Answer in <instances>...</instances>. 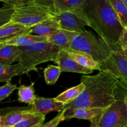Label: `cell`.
I'll list each match as a JSON object with an SVG mask.
<instances>
[{"instance_id": "22", "label": "cell", "mask_w": 127, "mask_h": 127, "mask_svg": "<svg viewBox=\"0 0 127 127\" xmlns=\"http://www.w3.org/2000/svg\"><path fill=\"white\" fill-rule=\"evenodd\" d=\"M34 83L31 85L26 86L21 85L18 88V101L21 102L26 103L29 105H33L37 99V96L35 94Z\"/></svg>"}, {"instance_id": "31", "label": "cell", "mask_w": 127, "mask_h": 127, "mask_svg": "<svg viewBox=\"0 0 127 127\" xmlns=\"http://www.w3.org/2000/svg\"><path fill=\"white\" fill-rule=\"evenodd\" d=\"M55 0H35V2L42 6L50 7L52 10Z\"/></svg>"}, {"instance_id": "30", "label": "cell", "mask_w": 127, "mask_h": 127, "mask_svg": "<svg viewBox=\"0 0 127 127\" xmlns=\"http://www.w3.org/2000/svg\"><path fill=\"white\" fill-rule=\"evenodd\" d=\"M1 2L6 4L11 5V6H17V5L23 4L28 3L31 2H34L35 0H0Z\"/></svg>"}, {"instance_id": "9", "label": "cell", "mask_w": 127, "mask_h": 127, "mask_svg": "<svg viewBox=\"0 0 127 127\" xmlns=\"http://www.w3.org/2000/svg\"><path fill=\"white\" fill-rule=\"evenodd\" d=\"M65 105L57 101L55 98H44L37 96L34 104L30 107L29 112L31 114H38L45 116L51 112L63 111Z\"/></svg>"}, {"instance_id": "25", "label": "cell", "mask_w": 127, "mask_h": 127, "mask_svg": "<svg viewBox=\"0 0 127 127\" xmlns=\"http://www.w3.org/2000/svg\"><path fill=\"white\" fill-rule=\"evenodd\" d=\"M62 72L60 68L58 66L48 65L43 71L46 83L48 85H53L57 81Z\"/></svg>"}, {"instance_id": "8", "label": "cell", "mask_w": 127, "mask_h": 127, "mask_svg": "<svg viewBox=\"0 0 127 127\" xmlns=\"http://www.w3.org/2000/svg\"><path fill=\"white\" fill-rule=\"evenodd\" d=\"M52 17L59 23L60 29L71 32L81 33L85 31L88 23L71 12H63L53 14Z\"/></svg>"}, {"instance_id": "16", "label": "cell", "mask_w": 127, "mask_h": 127, "mask_svg": "<svg viewBox=\"0 0 127 127\" xmlns=\"http://www.w3.org/2000/svg\"><path fill=\"white\" fill-rule=\"evenodd\" d=\"M22 52L19 47L12 45H0V64H11L21 61Z\"/></svg>"}, {"instance_id": "27", "label": "cell", "mask_w": 127, "mask_h": 127, "mask_svg": "<svg viewBox=\"0 0 127 127\" xmlns=\"http://www.w3.org/2000/svg\"><path fill=\"white\" fill-rule=\"evenodd\" d=\"M18 89L17 86L12 84L10 82L0 88V100H2L9 96L12 92Z\"/></svg>"}, {"instance_id": "19", "label": "cell", "mask_w": 127, "mask_h": 127, "mask_svg": "<svg viewBox=\"0 0 127 127\" xmlns=\"http://www.w3.org/2000/svg\"><path fill=\"white\" fill-rule=\"evenodd\" d=\"M24 67L19 62L16 64H0V82L9 83L15 76L22 75Z\"/></svg>"}, {"instance_id": "21", "label": "cell", "mask_w": 127, "mask_h": 127, "mask_svg": "<svg viewBox=\"0 0 127 127\" xmlns=\"http://www.w3.org/2000/svg\"><path fill=\"white\" fill-rule=\"evenodd\" d=\"M84 89L85 86L83 83H81L76 86L68 89L62 94H59L55 97V99L57 101L60 102L66 105L75 100L83 93Z\"/></svg>"}, {"instance_id": "28", "label": "cell", "mask_w": 127, "mask_h": 127, "mask_svg": "<svg viewBox=\"0 0 127 127\" xmlns=\"http://www.w3.org/2000/svg\"><path fill=\"white\" fill-rule=\"evenodd\" d=\"M66 112V109H64L63 111L59 112V114L57 115L55 118H53L52 120L46 124H43L41 127H57L59 125L61 122L64 120V115Z\"/></svg>"}, {"instance_id": "33", "label": "cell", "mask_w": 127, "mask_h": 127, "mask_svg": "<svg viewBox=\"0 0 127 127\" xmlns=\"http://www.w3.org/2000/svg\"><path fill=\"white\" fill-rule=\"evenodd\" d=\"M124 100H125V105H126V107L127 110V95H125V97H124Z\"/></svg>"}, {"instance_id": "2", "label": "cell", "mask_w": 127, "mask_h": 127, "mask_svg": "<svg viewBox=\"0 0 127 127\" xmlns=\"http://www.w3.org/2000/svg\"><path fill=\"white\" fill-rule=\"evenodd\" d=\"M82 10L88 26L93 28L114 50H119L118 43L125 28L110 0H86Z\"/></svg>"}, {"instance_id": "35", "label": "cell", "mask_w": 127, "mask_h": 127, "mask_svg": "<svg viewBox=\"0 0 127 127\" xmlns=\"http://www.w3.org/2000/svg\"><path fill=\"white\" fill-rule=\"evenodd\" d=\"M125 29H127V26H126V27H125Z\"/></svg>"}, {"instance_id": "34", "label": "cell", "mask_w": 127, "mask_h": 127, "mask_svg": "<svg viewBox=\"0 0 127 127\" xmlns=\"http://www.w3.org/2000/svg\"><path fill=\"white\" fill-rule=\"evenodd\" d=\"M122 1L123 2H124V3H125V4H126L127 6V0H122Z\"/></svg>"}, {"instance_id": "11", "label": "cell", "mask_w": 127, "mask_h": 127, "mask_svg": "<svg viewBox=\"0 0 127 127\" xmlns=\"http://www.w3.org/2000/svg\"><path fill=\"white\" fill-rule=\"evenodd\" d=\"M85 1L86 0H55L52 11L53 14L63 12H73L87 22V19L82 10Z\"/></svg>"}, {"instance_id": "6", "label": "cell", "mask_w": 127, "mask_h": 127, "mask_svg": "<svg viewBox=\"0 0 127 127\" xmlns=\"http://www.w3.org/2000/svg\"><path fill=\"white\" fill-rule=\"evenodd\" d=\"M125 96L117 99L115 102L104 109L101 114L90 122V127H127Z\"/></svg>"}, {"instance_id": "12", "label": "cell", "mask_w": 127, "mask_h": 127, "mask_svg": "<svg viewBox=\"0 0 127 127\" xmlns=\"http://www.w3.org/2000/svg\"><path fill=\"white\" fill-rule=\"evenodd\" d=\"M79 33L60 29L48 37V42L58 47L60 50L69 51L73 40Z\"/></svg>"}, {"instance_id": "17", "label": "cell", "mask_w": 127, "mask_h": 127, "mask_svg": "<svg viewBox=\"0 0 127 127\" xmlns=\"http://www.w3.org/2000/svg\"><path fill=\"white\" fill-rule=\"evenodd\" d=\"M60 29L59 23L52 17L35 25L31 28V34L42 37H49L57 30Z\"/></svg>"}, {"instance_id": "4", "label": "cell", "mask_w": 127, "mask_h": 127, "mask_svg": "<svg viewBox=\"0 0 127 127\" xmlns=\"http://www.w3.org/2000/svg\"><path fill=\"white\" fill-rule=\"evenodd\" d=\"M114 50L100 37L85 30L73 40L69 51H78L89 54L100 64L107 59Z\"/></svg>"}, {"instance_id": "26", "label": "cell", "mask_w": 127, "mask_h": 127, "mask_svg": "<svg viewBox=\"0 0 127 127\" xmlns=\"http://www.w3.org/2000/svg\"><path fill=\"white\" fill-rule=\"evenodd\" d=\"M14 11L13 6L6 4L4 5L1 9L0 13H1V26L8 23L11 21V17Z\"/></svg>"}, {"instance_id": "13", "label": "cell", "mask_w": 127, "mask_h": 127, "mask_svg": "<svg viewBox=\"0 0 127 127\" xmlns=\"http://www.w3.org/2000/svg\"><path fill=\"white\" fill-rule=\"evenodd\" d=\"M31 28L10 21L0 27V43H4L18 36L31 33Z\"/></svg>"}, {"instance_id": "1", "label": "cell", "mask_w": 127, "mask_h": 127, "mask_svg": "<svg viewBox=\"0 0 127 127\" xmlns=\"http://www.w3.org/2000/svg\"><path fill=\"white\" fill-rule=\"evenodd\" d=\"M81 83L85 86L83 93L73 102L65 105L70 110L79 108L105 109L116 100L119 79L110 73L99 71L94 76L83 75Z\"/></svg>"}, {"instance_id": "32", "label": "cell", "mask_w": 127, "mask_h": 127, "mask_svg": "<svg viewBox=\"0 0 127 127\" xmlns=\"http://www.w3.org/2000/svg\"><path fill=\"white\" fill-rule=\"evenodd\" d=\"M120 51H121L122 53L125 55V57L127 58V50H122V49H120Z\"/></svg>"}, {"instance_id": "23", "label": "cell", "mask_w": 127, "mask_h": 127, "mask_svg": "<svg viewBox=\"0 0 127 127\" xmlns=\"http://www.w3.org/2000/svg\"><path fill=\"white\" fill-rule=\"evenodd\" d=\"M45 119V115L32 114L30 116L20 122L14 127H41Z\"/></svg>"}, {"instance_id": "20", "label": "cell", "mask_w": 127, "mask_h": 127, "mask_svg": "<svg viewBox=\"0 0 127 127\" xmlns=\"http://www.w3.org/2000/svg\"><path fill=\"white\" fill-rule=\"evenodd\" d=\"M46 41H48L47 37L37 36L28 33V34L18 36L5 43H0V45H12L17 46V47H24V46L30 45L33 43L46 42Z\"/></svg>"}, {"instance_id": "24", "label": "cell", "mask_w": 127, "mask_h": 127, "mask_svg": "<svg viewBox=\"0 0 127 127\" xmlns=\"http://www.w3.org/2000/svg\"><path fill=\"white\" fill-rule=\"evenodd\" d=\"M113 9L124 28L127 26V6L122 0H110Z\"/></svg>"}, {"instance_id": "5", "label": "cell", "mask_w": 127, "mask_h": 127, "mask_svg": "<svg viewBox=\"0 0 127 127\" xmlns=\"http://www.w3.org/2000/svg\"><path fill=\"white\" fill-rule=\"evenodd\" d=\"M14 11L11 21L32 28L53 15L50 7L31 2L14 6Z\"/></svg>"}, {"instance_id": "14", "label": "cell", "mask_w": 127, "mask_h": 127, "mask_svg": "<svg viewBox=\"0 0 127 127\" xmlns=\"http://www.w3.org/2000/svg\"><path fill=\"white\" fill-rule=\"evenodd\" d=\"M30 108H23L12 110L0 117V127H14L15 125L31 115Z\"/></svg>"}, {"instance_id": "7", "label": "cell", "mask_w": 127, "mask_h": 127, "mask_svg": "<svg viewBox=\"0 0 127 127\" xmlns=\"http://www.w3.org/2000/svg\"><path fill=\"white\" fill-rule=\"evenodd\" d=\"M110 73L127 88V58L120 50H114L109 58L100 63V71Z\"/></svg>"}, {"instance_id": "15", "label": "cell", "mask_w": 127, "mask_h": 127, "mask_svg": "<svg viewBox=\"0 0 127 127\" xmlns=\"http://www.w3.org/2000/svg\"><path fill=\"white\" fill-rule=\"evenodd\" d=\"M104 109L102 108H79L70 110H66L64 115V120H69L74 118L88 120L91 122L93 119L101 114Z\"/></svg>"}, {"instance_id": "29", "label": "cell", "mask_w": 127, "mask_h": 127, "mask_svg": "<svg viewBox=\"0 0 127 127\" xmlns=\"http://www.w3.org/2000/svg\"><path fill=\"white\" fill-rule=\"evenodd\" d=\"M118 49L127 50V29H125L117 45Z\"/></svg>"}, {"instance_id": "3", "label": "cell", "mask_w": 127, "mask_h": 127, "mask_svg": "<svg viewBox=\"0 0 127 127\" xmlns=\"http://www.w3.org/2000/svg\"><path fill=\"white\" fill-rule=\"evenodd\" d=\"M22 56L19 63L24 67L23 74L37 71V66L47 62H55L60 48L48 41L19 47Z\"/></svg>"}, {"instance_id": "18", "label": "cell", "mask_w": 127, "mask_h": 127, "mask_svg": "<svg viewBox=\"0 0 127 127\" xmlns=\"http://www.w3.org/2000/svg\"><path fill=\"white\" fill-rule=\"evenodd\" d=\"M69 55L82 66L92 70L100 71V64L91 55L78 51H68Z\"/></svg>"}, {"instance_id": "10", "label": "cell", "mask_w": 127, "mask_h": 127, "mask_svg": "<svg viewBox=\"0 0 127 127\" xmlns=\"http://www.w3.org/2000/svg\"><path fill=\"white\" fill-rule=\"evenodd\" d=\"M55 63L60 68L62 72H73L87 75L93 70L82 66L74 61L68 54V51L60 50Z\"/></svg>"}]
</instances>
